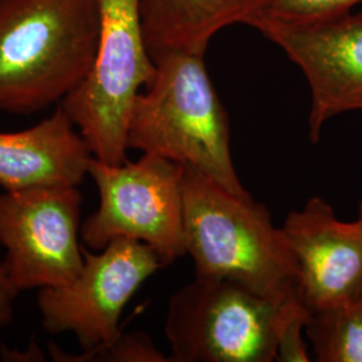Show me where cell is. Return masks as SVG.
<instances>
[{
	"mask_svg": "<svg viewBox=\"0 0 362 362\" xmlns=\"http://www.w3.org/2000/svg\"><path fill=\"white\" fill-rule=\"evenodd\" d=\"M97 0H0V112L61 104L90 71Z\"/></svg>",
	"mask_w": 362,
	"mask_h": 362,
	"instance_id": "cell-1",
	"label": "cell"
},
{
	"mask_svg": "<svg viewBox=\"0 0 362 362\" xmlns=\"http://www.w3.org/2000/svg\"><path fill=\"white\" fill-rule=\"evenodd\" d=\"M182 168L184 240L194 276L231 279L278 305L299 298L297 260L266 206Z\"/></svg>",
	"mask_w": 362,
	"mask_h": 362,
	"instance_id": "cell-2",
	"label": "cell"
},
{
	"mask_svg": "<svg viewBox=\"0 0 362 362\" xmlns=\"http://www.w3.org/2000/svg\"><path fill=\"white\" fill-rule=\"evenodd\" d=\"M152 58L156 76L133 104L128 148L187 165L231 194L251 196L233 168L228 116L204 57L164 52Z\"/></svg>",
	"mask_w": 362,
	"mask_h": 362,
	"instance_id": "cell-3",
	"label": "cell"
},
{
	"mask_svg": "<svg viewBox=\"0 0 362 362\" xmlns=\"http://www.w3.org/2000/svg\"><path fill=\"white\" fill-rule=\"evenodd\" d=\"M98 42L90 71L61 103L90 148L107 164L127 161L128 125L137 95L156 76L141 0H97Z\"/></svg>",
	"mask_w": 362,
	"mask_h": 362,
	"instance_id": "cell-4",
	"label": "cell"
},
{
	"mask_svg": "<svg viewBox=\"0 0 362 362\" xmlns=\"http://www.w3.org/2000/svg\"><path fill=\"white\" fill-rule=\"evenodd\" d=\"M281 305L231 279L194 276L169 299L165 336L175 362L276 360Z\"/></svg>",
	"mask_w": 362,
	"mask_h": 362,
	"instance_id": "cell-5",
	"label": "cell"
},
{
	"mask_svg": "<svg viewBox=\"0 0 362 362\" xmlns=\"http://www.w3.org/2000/svg\"><path fill=\"white\" fill-rule=\"evenodd\" d=\"M182 173L179 163L152 153L122 164L93 157L89 176L100 207L81 227L83 243L100 251L116 238H129L152 247L165 264L187 254Z\"/></svg>",
	"mask_w": 362,
	"mask_h": 362,
	"instance_id": "cell-6",
	"label": "cell"
},
{
	"mask_svg": "<svg viewBox=\"0 0 362 362\" xmlns=\"http://www.w3.org/2000/svg\"><path fill=\"white\" fill-rule=\"evenodd\" d=\"M165 262L152 247L116 238L90 252L83 248V266L67 285L40 288L42 326L50 334L74 333L82 350L112 344L121 336L119 318L130 298Z\"/></svg>",
	"mask_w": 362,
	"mask_h": 362,
	"instance_id": "cell-7",
	"label": "cell"
},
{
	"mask_svg": "<svg viewBox=\"0 0 362 362\" xmlns=\"http://www.w3.org/2000/svg\"><path fill=\"white\" fill-rule=\"evenodd\" d=\"M82 197L74 185L35 187L0 194L3 270L21 293L67 285L83 266Z\"/></svg>",
	"mask_w": 362,
	"mask_h": 362,
	"instance_id": "cell-8",
	"label": "cell"
},
{
	"mask_svg": "<svg viewBox=\"0 0 362 362\" xmlns=\"http://www.w3.org/2000/svg\"><path fill=\"white\" fill-rule=\"evenodd\" d=\"M251 27L281 47L308 79L311 143H318L333 117L362 112V11L303 25L264 13Z\"/></svg>",
	"mask_w": 362,
	"mask_h": 362,
	"instance_id": "cell-9",
	"label": "cell"
},
{
	"mask_svg": "<svg viewBox=\"0 0 362 362\" xmlns=\"http://www.w3.org/2000/svg\"><path fill=\"white\" fill-rule=\"evenodd\" d=\"M281 230L297 260L298 297L311 314L361 300L362 216L342 221L314 196Z\"/></svg>",
	"mask_w": 362,
	"mask_h": 362,
	"instance_id": "cell-10",
	"label": "cell"
},
{
	"mask_svg": "<svg viewBox=\"0 0 362 362\" xmlns=\"http://www.w3.org/2000/svg\"><path fill=\"white\" fill-rule=\"evenodd\" d=\"M94 156L59 105L28 129L0 133V185L6 191L74 185L89 175Z\"/></svg>",
	"mask_w": 362,
	"mask_h": 362,
	"instance_id": "cell-11",
	"label": "cell"
},
{
	"mask_svg": "<svg viewBox=\"0 0 362 362\" xmlns=\"http://www.w3.org/2000/svg\"><path fill=\"white\" fill-rule=\"evenodd\" d=\"M274 0H141L144 35L152 57L185 52L204 57L214 35L236 23L251 26Z\"/></svg>",
	"mask_w": 362,
	"mask_h": 362,
	"instance_id": "cell-12",
	"label": "cell"
},
{
	"mask_svg": "<svg viewBox=\"0 0 362 362\" xmlns=\"http://www.w3.org/2000/svg\"><path fill=\"white\" fill-rule=\"evenodd\" d=\"M318 362H362V300L311 314L305 327Z\"/></svg>",
	"mask_w": 362,
	"mask_h": 362,
	"instance_id": "cell-13",
	"label": "cell"
},
{
	"mask_svg": "<svg viewBox=\"0 0 362 362\" xmlns=\"http://www.w3.org/2000/svg\"><path fill=\"white\" fill-rule=\"evenodd\" d=\"M50 353L55 361L61 362H167L146 334L134 332L121 334L112 344L83 350L81 354H69L57 345H50Z\"/></svg>",
	"mask_w": 362,
	"mask_h": 362,
	"instance_id": "cell-14",
	"label": "cell"
},
{
	"mask_svg": "<svg viewBox=\"0 0 362 362\" xmlns=\"http://www.w3.org/2000/svg\"><path fill=\"white\" fill-rule=\"evenodd\" d=\"M310 317L311 311L300 302L299 298H294L281 305L276 361H310L308 346L302 338V332Z\"/></svg>",
	"mask_w": 362,
	"mask_h": 362,
	"instance_id": "cell-15",
	"label": "cell"
},
{
	"mask_svg": "<svg viewBox=\"0 0 362 362\" xmlns=\"http://www.w3.org/2000/svg\"><path fill=\"white\" fill-rule=\"evenodd\" d=\"M362 0H274L266 13L275 21L303 25L349 13Z\"/></svg>",
	"mask_w": 362,
	"mask_h": 362,
	"instance_id": "cell-16",
	"label": "cell"
},
{
	"mask_svg": "<svg viewBox=\"0 0 362 362\" xmlns=\"http://www.w3.org/2000/svg\"><path fill=\"white\" fill-rule=\"evenodd\" d=\"M19 291L7 279L4 270H0V327L13 322V305Z\"/></svg>",
	"mask_w": 362,
	"mask_h": 362,
	"instance_id": "cell-17",
	"label": "cell"
},
{
	"mask_svg": "<svg viewBox=\"0 0 362 362\" xmlns=\"http://www.w3.org/2000/svg\"><path fill=\"white\" fill-rule=\"evenodd\" d=\"M358 216H362V200L361 203H360V206H358Z\"/></svg>",
	"mask_w": 362,
	"mask_h": 362,
	"instance_id": "cell-18",
	"label": "cell"
},
{
	"mask_svg": "<svg viewBox=\"0 0 362 362\" xmlns=\"http://www.w3.org/2000/svg\"><path fill=\"white\" fill-rule=\"evenodd\" d=\"M3 269V264H1V260H0V270Z\"/></svg>",
	"mask_w": 362,
	"mask_h": 362,
	"instance_id": "cell-19",
	"label": "cell"
}]
</instances>
